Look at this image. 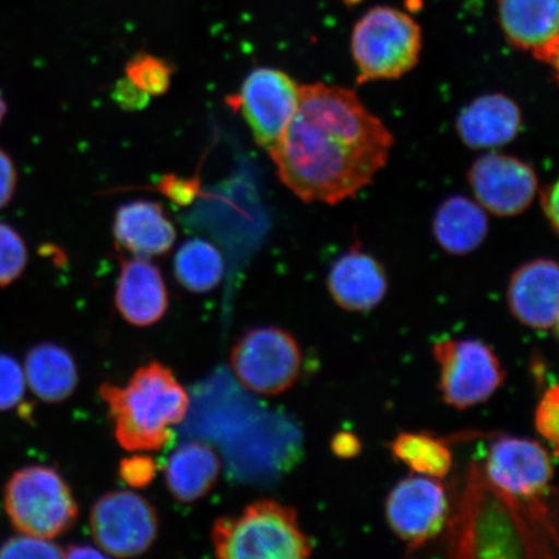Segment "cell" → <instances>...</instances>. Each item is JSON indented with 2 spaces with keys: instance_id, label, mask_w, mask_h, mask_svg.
<instances>
[{
  "instance_id": "7",
  "label": "cell",
  "mask_w": 559,
  "mask_h": 559,
  "mask_svg": "<svg viewBox=\"0 0 559 559\" xmlns=\"http://www.w3.org/2000/svg\"><path fill=\"white\" fill-rule=\"evenodd\" d=\"M302 352L295 335L262 325L245 332L230 348V368L251 393L275 396L295 384L302 368Z\"/></svg>"
},
{
  "instance_id": "4",
  "label": "cell",
  "mask_w": 559,
  "mask_h": 559,
  "mask_svg": "<svg viewBox=\"0 0 559 559\" xmlns=\"http://www.w3.org/2000/svg\"><path fill=\"white\" fill-rule=\"evenodd\" d=\"M210 537L222 559H305L313 551L296 509L276 500L255 501L240 514L219 516Z\"/></svg>"
},
{
  "instance_id": "3",
  "label": "cell",
  "mask_w": 559,
  "mask_h": 559,
  "mask_svg": "<svg viewBox=\"0 0 559 559\" xmlns=\"http://www.w3.org/2000/svg\"><path fill=\"white\" fill-rule=\"evenodd\" d=\"M115 437L129 452L159 451L173 440L171 426L183 423L190 396L170 368L159 361L140 367L126 386L102 383Z\"/></svg>"
},
{
  "instance_id": "32",
  "label": "cell",
  "mask_w": 559,
  "mask_h": 559,
  "mask_svg": "<svg viewBox=\"0 0 559 559\" xmlns=\"http://www.w3.org/2000/svg\"><path fill=\"white\" fill-rule=\"evenodd\" d=\"M17 186V171L9 153L0 148V210L10 204Z\"/></svg>"
},
{
  "instance_id": "34",
  "label": "cell",
  "mask_w": 559,
  "mask_h": 559,
  "mask_svg": "<svg viewBox=\"0 0 559 559\" xmlns=\"http://www.w3.org/2000/svg\"><path fill=\"white\" fill-rule=\"evenodd\" d=\"M331 449L334 456L344 460L354 459L361 452V442L353 432L340 431L333 436Z\"/></svg>"
},
{
  "instance_id": "9",
  "label": "cell",
  "mask_w": 559,
  "mask_h": 559,
  "mask_svg": "<svg viewBox=\"0 0 559 559\" xmlns=\"http://www.w3.org/2000/svg\"><path fill=\"white\" fill-rule=\"evenodd\" d=\"M298 83L283 70L257 68L243 80L228 105L240 111L255 143L269 153L275 148L299 104Z\"/></svg>"
},
{
  "instance_id": "5",
  "label": "cell",
  "mask_w": 559,
  "mask_h": 559,
  "mask_svg": "<svg viewBox=\"0 0 559 559\" xmlns=\"http://www.w3.org/2000/svg\"><path fill=\"white\" fill-rule=\"evenodd\" d=\"M423 35L407 13L374 7L356 23L352 52L358 82L400 80L414 70L421 55Z\"/></svg>"
},
{
  "instance_id": "36",
  "label": "cell",
  "mask_w": 559,
  "mask_h": 559,
  "mask_svg": "<svg viewBox=\"0 0 559 559\" xmlns=\"http://www.w3.org/2000/svg\"><path fill=\"white\" fill-rule=\"evenodd\" d=\"M108 557L99 548L91 547V545H70L64 548V558H104Z\"/></svg>"
},
{
  "instance_id": "18",
  "label": "cell",
  "mask_w": 559,
  "mask_h": 559,
  "mask_svg": "<svg viewBox=\"0 0 559 559\" xmlns=\"http://www.w3.org/2000/svg\"><path fill=\"white\" fill-rule=\"evenodd\" d=\"M520 105L504 94L475 97L461 109L456 131L461 142L472 150L499 148L520 134Z\"/></svg>"
},
{
  "instance_id": "11",
  "label": "cell",
  "mask_w": 559,
  "mask_h": 559,
  "mask_svg": "<svg viewBox=\"0 0 559 559\" xmlns=\"http://www.w3.org/2000/svg\"><path fill=\"white\" fill-rule=\"evenodd\" d=\"M384 515L390 530L415 554L447 527L449 493L440 479L412 474L391 489Z\"/></svg>"
},
{
  "instance_id": "8",
  "label": "cell",
  "mask_w": 559,
  "mask_h": 559,
  "mask_svg": "<svg viewBox=\"0 0 559 559\" xmlns=\"http://www.w3.org/2000/svg\"><path fill=\"white\" fill-rule=\"evenodd\" d=\"M439 367L440 396L456 409L484 404L504 384L507 370L485 342L475 338H444L432 346Z\"/></svg>"
},
{
  "instance_id": "2",
  "label": "cell",
  "mask_w": 559,
  "mask_h": 559,
  "mask_svg": "<svg viewBox=\"0 0 559 559\" xmlns=\"http://www.w3.org/2000/svg\"><path fill=\"white\" fill-rule=\"evenodd\" d=\"M548 495L514 498L491 484L479 463L472 464L447 523L449 557H555L558 534Z\"/></svg>"
},
{
  "instance_id": "1",
  "label": "cell",
  "mask_w": 559,
  "mask_h": 559,
  "mask_svg": "<svg viewBox=\"0 0 559 559\" xmlns=\"http://www.w3.org/2000/svg\"><path fill=\"white\" fill-rule=\"evenodd\" d=\"M393 144L354 91L318 82L300 85L296 115L270 156L298 199L337 205L372 183Z\"/></svg>"
},
{
  "instance_id": "30",
  "label": "cell",
  "mask_w": 559,
  "mask_h": 559,
  "mask_svg": "<svg viewBox=\"0 0 559 559\" xmlns=\"http://www.w3.org/2000/svg\"><path fill=\"white\" fill-rule=\"evenodd\" d=\"M157 471V461L140 452L122 459L118 467L121 479L131 488L148 487L156 478Z\"/></svg>"
},
{
  "instance_id": "27",
  "label": "cell",
  "mask_w": 559,
  "mask_h": 559,
  "mask_svg": "<svg viewBox=\"0 0 559 559\" xmlns=\"http://www.w3.org/2000/svg\"><path fill=\"white\" fill-rule=\"evenodd\" d=\"M26 390L24 368L12 356L0 353V411L23 403Z\"/></svg>"
},
{
  "instance_id": "35",
  "label": "cell",
  "mask_w": 559,
  "mask_h": 559,
  "mask_svg": "<svg viewBox=\"0 0 559 559\" xmlns=\"http://www.w3.org/2000/svg\"><path fill=\"white\" fill-rule=\"evenodd\" d=\"M558 181L544 186L539 192L540 205L551 229L558 234Z\"/></svg>"
},
{
  "instance_id": "23",
  "label": "cell",
  "mask_w": 559,
  "mask_h": 559,
  "mask_svg": "<svg viewBox=\"0 0 559 559\" xmlns=\"http://www.w3.org/2000/svg\"><path fill=\"white\" fill-rule=\"evenodd\" d=\"M388 447L394 459L414 474L442 479L452 471L453 456L445 438L426 431H402Z\"/></svg>"
},
{
  "instance_id": "14",
  "label": "cell",
  "mask_w": 559,
  "mask_h": 559,
  "mask_svg": "<svg viewBox=\"0 0 559 559\" xmlns=\"http://www.w3.org/2000/svg\"><path fill=\"white\" fill-rule=\"evenodd\" d=\"M559 269L550 258H537L514 271L507 299L510 312L531 330L556 333L558 330Z\"/></svg>"
},
{
  "instance_id": "20",
  "label": "cell",
  "mask_w": 559,
  "mask_h": 559,
  "mask_svg": "<svg viewBox=\"0 0 559 559\" xmlns=\"http://www.w3.org/2000/svg\"><path fill=\"white\" fill-rule=\"evenodd\" d=\"M221 467V457L214 447L202 442L181 444L167 460V489L175 500L191 504L213 491Z\"/></svg>"
},
{
  "instance_id": "15",
  "label": "cell",
  "mask_w": 559,
  "mask_h": 559,
  "mask_svg": "<svg viewBox=\"0 0 559 559\" xmlns=\"http://www.w3.org/2000/svg\"><path fill=\"white\" fill-rule=\"evenodd\" d=\"M499 20L510 45L558 70V0H499Z\"/></svg>"
},
{
  "instance_id": "19",
  "label": "cell",
  "mask_w": 559,
  "mask_h": 559,
  "mask_svg": "<svg viewBox=\"0 0 559 559\" xmlns=\"http://www.w3.org/2000/svg\"><path fill=\"white\" fill-rule=\"evenodd\" d=\"M114 235L118 248L134 257L166 254L177 240V230L157 201L135 200L117 209Z\"/></svg>"
},
{
  "instance_id": "17",
  "label": "cell",
  "mask_w": 559,
  "mask_h": 559,
  "mask_svg": "<svg viewBox=\"0 0 559 559\" xmlns=\"http://www.w3.org/2000/svg\"><path fill=\"white\" fill-rule=\"evenodd\" d=\"M115 304L131 325L145 328L163 320L169 309V292L158 265L144 257L122 261Z\"/></svg>"
},
{
  "instance_id": "22",
  "label": "cell",
  "mask_w": 559,
  "mask_h": 559,
  "mask_svg": "<svg viewBox=\"0 0 559 559\" xmlns=\"http://www.w3.org/2000/svg\"><path fill=\"white\" fill-rule=\"evenodd\" d=\"M24 373L33 394L46 403H61L74 394L80 376L73 355L56 344H39L26 355Z\"/></svg>"
},
{
  "instance_id": "21",
  "label": "cell",
  "mask_w": 559,
  "mask_h": 559,
  "mask_svg": "<svg viewBox=\"0 0 559 559\" xmlns=\"http://www.w3.org/2000/svg\"><path fill=\"white\" fill-rule=\"evenodd\" d=\"M488 230L486 210L463 194L445 199L432 219V234L439 247L452 255L473 253L485 242Z\"/></svg>"
},
{
  "instance_id": "28",
  "label": "cell",
  "mask_w": 559,
  "mask_h": 559,
  "mask_svg": "<svg viewBox=\"0 0 559 559\" xmlns=\"http://www.w3.org/2000/svg\"><path fill=\"white\" fill-rule=\"evenodd\" d=\"M0 558H64V548L44 537L20 534L0 547Z\"/></svg>"
},
{
  "instance_id": "26",
  "label": "cell",
  "mask_w": 559,
  "mask_h": 559,
  "mask_svg": "<svg viewBox=\"0 0 559 559\" xmlns=\"http://www.w3.org/2000/svg\"><path fill=\"white\" fill-rule=\"evenodd\" d=\"M29 261L27 247L17 230L0 223V288L15 283Z\"/></svg>"
},
{
  "instance_id": "31",
  "label": "cell",
  "mask_w": 559,
  "mask_h": 559,
  "mask_svg": "<svg viewBox=\"0 0 559 559\" xmlns=\"http://www.w3.org/2000/svg\"><path fill=\"white\" fill-rule=\"evenodd\" d=\"M158 190L166 194L175 204L188 205L198 198L200 191L199 179H183L175 177V175H167L159 181Z\"/></svg>"
},
{
  "instance_id": "10",
  "label": "cell",
  "mask_w": 559,
  "mask_h": 559,
  "mask_svg": "<svg viewBox=\"0 0 559 559\" xmlns=\"http://www.w3.org/2000/svg\"><path fill=\"white\" fill-rule=\"evenodd\" d=\"M157 510L132 491H110L97 499L90 512V530L97 548L108 557L145 554L156 542Z\"/></svg>"
},
{
  "instance_id": "33",
  "label": "cell",
  "mask_w": 559,
  "mask_h": 559,
  "mask_svg": "<svg viewBox=\"0 0 559 559\" xmlns=\"http://www.w3.org/2000/svg\"><path fill=\"white\" fill-rule=\"evenodd\" d=\"M114 97L116 103L126 110L144 109L151 99V96L142 93L126 79L117 82Z\"/></svg>"
},
{
  "instance_id": "13",
  "label": "cell",
  "mask_w": 559,
  "mask_h": 559,
  "mask_svg": "<svg viewBox=\"0 0 559 559\" xmlns=\"http://www.w3.org/2000/svg\"><path fill=\"white\" fill-rule=\"evenodd\" d=\"M481 467L491 484L520 499L548 495L555 475L550 452L537 440L520 437L496 438Z\"/></svg>"
},
{
  "instance_id": "12",
  "label": "cell",
  "mask_w": 559,
  "mask_h": 559,
  "mask_svg": "<svg viewBox=\"0 0 559 559\" xmlns=\"http://www.w3.org/2000/svg\"><path fill=\"white\" fill-rule=\"evenodd\" d=\"M475 201L493 215H520L533 205L539 180L533 166L524 160L491 152L474 160L467 171Z\"/></svg>"
},
{
  "instance_id": "24",
  "label": "cell",
  "mask_w": 559,
  "mask_h": 559,
  "mask_svg": "<svg viewBox=\"0 0 559 559\" xmlns=\"http://www.w3.org/2000/svg\"><path fill=\"white\" fill-rule=\"evenodd\" d=\"M174 275L188 292L204 295L222 283L225 260L215 245L194 237L181 243L175 254Z\"/></svg>"
},
{
  "instance_id": "16",
  "label": "cell",
  "mask_w": 559,
  "mask_h": 559,
  "mask_svg": "<svg viewBox=\"0 0 559 559\" xmlns=\"http://www.w3.org/2000/svg\"><path fill=\"white\" fill-rule=\"evenodd\" d=\"M328 290L341 309L372 311L389 292L388 272L376 257L352 248L335 260L326 277Z\"/></svg>"
},
{
  "instance_id": "25",
  "label": "cell",
  "mask_w": 559,
  "mask_h": 559,
  "mask_svg": "<svg viewBox=\"0 0 559 559\" xmlns=\"http://www.w3.org/2000/svg\"><path fill=\"white\" fill-rule=\"evenodd\" d=\"M175 72L169 61L148 52H139L126 62L124 79L148 96H160L171 86Z\"/></svg>"
},
{
  "instance_id": "37",
  "label": "cell",
  "mask_w": 559,
  "mask_h": 559,
  "mask_svg": "<svg viewBox=\"0 0 559 559\" xmlns=\"http://www.w3.org/2000/svg\"><path fill=\"white\" fill-rule=\"evenodd\" d=\"M7 114V104L2 93H0V124H2Z\"/></svg>"
},
{
  "instance_id": "29",
  "label": "cell",
  "mask_w": 559,
  "mask_h": 559,
  "mask_svg": "<svg viewBox=\"0 0 559 559\" xmlns=\"http://www.w3.org/2000/svg\"><path fill=\"white\" fill-rule=\"evenodd\" d=\"M535 428L539 436L551 444L557 456L559 437V391L557 384L542 396L535 411Z\"/></svg>"
},
{
  "instance_id": "6",
  "label": "cell",
  "mask_w": 559,
  "mask_h": 559,
  "mask_svg": "<svg viewBox=\"0 0 559 559\" xmlns=\"http://www.w3.org/2000/svg\"><path fill=\"white\" fill-rule=\"evenodd\" d=\"M5 512L20 534L55 539L79 520L72 488L51 466L24 467L12 475L4 489Z\"/></svg>"
}]
</instances>
